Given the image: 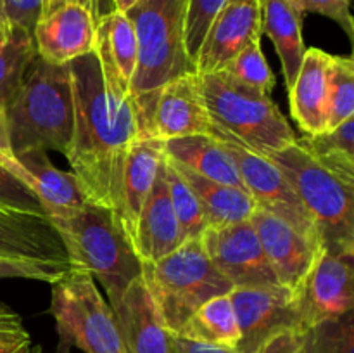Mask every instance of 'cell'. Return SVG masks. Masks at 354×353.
I'll return each mask as SVG.
<instances>
[{"label":"cell","instance_id":"34","mask_svg":"<svg viewBox=\"0 0 354 353\" xmlns=\"http://www.w3.org/2000/svg\"><path fill=\"white\" fill-rule=\"evenodd\" d=\"M75 269L69 262H45L0 256V279H30L52 284Z\"/></svg>","mask_w":354,"mask_h":353},{"label":"cell","instance_id":"7","mask_svg":"<svg viewBox=\"0 0 354 353\" xmlns=\"http://www.w3.org/2000/svg\"><path fill=\"white\" fill-rule=\"evenodd\" d=\"M268 158L311 213L325 251L354 255V183L318 165L296 142Z\"/></svg>","mask_w":354,"mask_h":353},{"label":"cell","instance_id":"24","mask_svg":"<svg viewBox=\"0 0 354 353\" xmlns=\"http://www.w3.org/2000/svg\"><path fill=\"white\" fill-rule=\"evenodd\" d=\"M304 14L296 0H261V33L268 35L275 45L287 90L292 87L306 52Z\"/></svg>","mask_w":354,"mask_h":353},{"label":"cell","instance_id":"21","mask_svg":"<svg viewBox=\"0 0 354 353\" xmlns=\"http://www.w3.org/2000/svg\"><path fill=\"white\" fill-rule=\"evenodd\" d=\"M332 54L318 47L304 52L299 73L289 92L290 114L306 135L327 130L328 99H330Z\"/></svg>","mask_w":354,"mask_h":353},{"label":"cell","instance_id":"13","mask_svg":"<svg viewBox=\"0 0 354 353\" xmlns=\"http://www.w3.org/2000/svg\"><path fill=\"white\" fill-rule=\"evenodd\" d=\"M261 0H227L204 35L194 71H221L242 48L261 40Z\"/></svg>","mask_w":354,"mask_h":353},{"label":"cell","instance_id":"29","mask_svg":"<svg viewBox=\"0 0 354 353\" xmlns=\"http://www.w3.org/2000/svg\"><path fill=\"white\" fill-rule=\"evenodd\" d=\"M37 57L33 35L24 30L12 26L9 37L0 42V127L6 128L7 109L16 99Z\"/></svg>","mask_w":354,"mask_h":353},{"label":"cell","instance_id":"25","mask_svg":"<svg viewBox=\"0 0 354 353\" xmlns=\"http://www.w3.org/2000/svg\"><path fill=\"white\" fill-rule=\"evenodd\" d=\"M162 152L168 159L180 163L197 175L225 185L245 189L234 158L225 149L223 142L214 135L199 134L162 141Z\"/></svg>","mask_w":354,"mask_h":353},{"label":"cell","instance_id":"39","mask_svg":"<svg viewBox=\"0 0 354 353\" xmlns=\"http://www.w3.org/2000/svg\"><path fill=\"white\" fill-rule=\"evenodd\" d=\"M0 170L6 173H9V175L14 176L16 180H19L21 183H24V185H26L28 189L33 192V183H31L30 173L24 170V166L17 161V158L14 156V152L10 151L9 141H7L6 128L3 127H0Z\"/></svg>","mask_w":354,"mask_h":353},{"label":"cell","instance_id":"9","mask_svg":"<svg viewBox=\"0 0 354 353\" xmlns=\"http://www.w3.org/2000/svg\"><path fill=\"white\" fill-rule=\"evenodd\" d=\"M211 135L220 138L225 149L230 152L237 165L242 183L249 196L254 199L256 206L282 218L306 237L322 242L313 217L306 210L289 180L286 179L282 170L272 159L249 151L228 135L214 130L213 127H211Z\"/></svg>","mask_w":354,"mask_h":353},{"label":"cell","instance_id":"45","mask_svg":"<svg viewBox=\"0 0 354 353\" xmlns=\"http://www.w3.org/2000/svg\"><path fill=\"white\" fill-rule=\"evenodd\" d=\"M40 353H44V350H41V352H40Z\"/></svg>","mask_w":354,"mask_h":353},{"label":"cell","instance_id":"5","mask_svg":"<svg viewBox=\"0 0 354 353\" xmlns=\"http://www.w3.org/2000/svg\"><path fill=\"white\" fill-rule=\"evenodd\" d=\"M197 76L214 130L266 158L296 142L297 135L268 93L242 85L225 71Z\"/></svg>","mask_w":354,"mask_h":353},{"label":"cell","instance_id":"18","mask_svg":"<svg viewBox=\"0 0 354 353\" xmlns=\"http://www.w3.org/2000/svg\"><path fill=\"white\" fill-rule=\"evenodd\" d=\"M93 52L107 96L116 100L133 97L131 83L137 71L138 44L133 23L127 12L111 10L97 19Z\"/></svg>","mask_w":354,"mask_h":353},{"label":"cell","instance_id":"38","mask_svg":"<svg viewBox=\"0 0 354 353\" xmlns=\"http://www.w3.org/2000/svg\"><path fill=\"white\" fill-rule=\"evenodd\" d=\"M254 353H310L304 331H283L266 339Z\"/></svg>","mask_w":354,"mask_h":353},{"label":"cell","instance_id":"31","mask_svg":"<svg viewBox=\"0 0 354 353\" xmlns=\"http://www.w3.org/2000/svg\"><path fill=\"white\" fill-rule=\"evenodd\" d=\"M354 116V61L351 55H332L330 99L327 130Z\"/></svg>","mask_w":354,"mask_h":353},{"label":"cell","instance_id":"40","mask_svg":"<svg viewBox=\"0 0 354 353\" xmlns=\"http://www.w3.org/2000/svg\"><path fill=\"white\" fill-rule=\"evenodd\" d=\"M28 338H30V334L24 329L23 318L19 317V314H16L7 305L0 303V345Z\"/></svg>","mask_w":354,"mask_h":353},{"label":"cell","instance_id":"37","mask_svg":"<svg viewBox=\"0 0 354 353\" xmlns=\"http://www.w3.org/2000/svg\"><path fill=\"white\" fill-rule=\"evenodd\" d=\"M10 26L33 35L35 26L47 10L48 0H2Z\"/></svg>","mask_w":354,"mask_h":353},{"label":"cell","instance_id":"6","mask_svg":"<svg viewBox=\"0 0 354 353\" xmlns=\"http://www.w3.org/2000/svg\"><path fill=\"white\" fill-rule=\"evenodd\" d=\"M142 279L171 336L207 300L234 289L213 265L201 239L185 241L158 262L142 263Z\"/></svg>","mask_w":354,"mask_h":353},{"label":"cell","instance_id":"11","mask_svg":"<svg viewBox=\"0 0 354 353\" xmlns=\"http://www.w3.org/2000/svg\"><path fill=\"white\" fill-rule=\"evenodd\" d=\"M230 300L241 331V341L235 346L237 353H254L279 332L306 331L296 294L280 284L234 287Z\"/></svg>","mask_w":354,"mask_h":353},{"label":"cell","instance_id":"36","mask_svg":"<svg viewBox=\"0 0 354 353\" xmlns=\"http://www.w3.org/2000/svg\"><path fill=\"white\" fill-rule=\"evenodd\" d=\"M304 12H317L335 21L349 40H354V19L351 14V0H296Z\"/></svg>","mask_w":354,"mask_h":353},{"label":"cell","instance_id":"44","mask_svg":"<svg viewBox=\"0 0 354 353\" xmlns=\"http://www.w3.org/2000/svg\"><path fill=\"white\" fill-rule=\"evenodd\" d=\"M137 2L138 0H111L113 10H120V12H127V10H130Z\"/></svg>","mask_w":354,"mask_h":353},{"label":"cell","instance_id":"17","mask_svg":"<svg viewBox=\"0 0 354 353\" xmlns=\"http://www.w3.org/2000/svg\"><path fill=\"white\" fill-rule=\"evenodd\" d=\"M211 120L201 92L199 76L190 71L169 80L159 90L147 137L158 141L211 134Z\"/></svg>","mask_w":354,"mask_h":353},{"label":"cell","instance_id":"23","mask_svg":"<svg viewBox=\"0 0 354 353\" xmlns=\"http://www.w3.org/2000/svg\"><path fill=\"white\" fill-rule=\"evenodd\" d=\"M16 158L30 173L35 196L48 218H62L88 204L76 176L52 165L48 152L31 151Z\"/></svg>","mask_w":354,"mask_h":353},{"label":"cell","instance_id":"22","mask_svg":"<svg viewBox=\"0 0 354 353\" xmlns=\"http://www.w3.org/2000/svg\"><path fill=\"white\" fill-rule=\"evenodd\" d=\"M165 152L162 142L154 137H138L128 152L121 182V203L118 218L128 237L133 239L142 206L154 185Z\"/></svg>","mask_w":354,"mask_h":353},{"label":"cell","instance_id":"28","mask_svg":"<svg viewBox=\"0 0 354 353\" xmlns=\"http://www.w3.org/2000/svg\"><path fill=\"white\" fill-rule=\"evenodd\" d=\"M296 144L318 165L354 183V116L332 130L296 138Z\"/></svg>","mask_w":354,"mask_h":353},{"label":"cell","instance_id":"14","mask_svg":"<svg viewBox=\"0 0 354 353\" xmlns=\"http://www.w3.org/2000/svg\"><path fill=\"white\" fill-rule=\"evenodd\" d=\"M353 263L354 255H332L325 249L320 253L296 293L306 329L353 310Z\"/></svg>","mask_w":354,"mask_h":353},{"label":"cell","instance_id":"19","mask_svg":"<svg viewBox=\"0 0 354 353\" xmlns=\"http://www.w3.org/2000/svg\"><path fill=\"white\" fill-rule=\"evenodd\" d=\"M111 308L128 353H173V336L142 275L131 280Z\"/></svg>","mask_w":354,"mask_h":353},{"label":"cell","instance_id":"30","mask_svg":"<svg viewBox=\"0 0 354 353\" xmlns=\"http://www.w3.org/2000/svg\"><path fill=\"white\" fill-rule=\"evenodd\" d=\"M165 161L169 199H171L180 230H182L183 242L190 241V239H201V235L209 228V225H207L199 197L190 189L189 183L182 179V175L169 165L168 159L165 158Z\"/></svg>","mask_w":354,"mask_h":353},{"label":"cell","instance_id":"10","mask_svg":"<svg viewBox=\"0 0 354 353\" xmlns=\"http://www.w3.org/2000/svg\"><path fill=\"white\" fill-rule=\"evenodd\" d=\"M0 256L69 262L57 230L35 196L0 190Z\"/></svg>","mask_w":354,"mask_h":353},{"label":"cell","instance_id":"41","mask_svg":"<svg viewBox=\"0 0 354 353\" xmlns=\"http://www.w3.org/2000/svg\"><path fill=\"white\" fill-rule=\"evenodd\" d=\"M173 353H237L234 348L207 345V343L190 341V339L173 336Z\"/></svg>","mask_w":354,"mask_h":353},{"label":"cell","instance_id":"16","mask_svg":"<svg viewBox=\"0 0 354 353\" xmlns=\"http://www.w3.org/2000/svg\"><path fill=\"white\" fill-rule=\"evenodd\" d=\"M95 17L85 6L66 2L48 10L33 30L38 57L50 64H69L95 51Z\"/></svg>","mask_w":354,"mask_h":353},{"label":"cell","instance_id":"2","mask_svg":"<svg viewBox=\"0 0 354 353\" xmlns=\"http://www.w3.org/2000/svg\"><path fill=\"white\" fill-rule=\"evenodd\" d=\"M75 130L69 64L37 57L6 113V134L14 156L31 151L68 152Z\"/></svg>","mask_w":354,"mask_h":353},{"label":"cell","instance_id":"33","mask_svg":"<svg viewBox=\"0 0 354 353\" xmlns=\"http://www.w3.org/2000/svg\"><path fill=\"white\" fill-rule=\"evenodd\" d=\"M221 71L242 85H248L268 96L275 89V75L270 69L261 51V40L251 42L248 47L242 48Z\"/></svg>","mask_w":354,"mask_h":353},{"label":"cell","instance_id":"3","mask_svg":"<svg viewBox=\"0 0 354 353\" xmlns=\"http://www.w3.org/2000/svg\"><path fill=\"white\" fill-rule=\"evenodd\" d=\"M187 2L189 0H138L127 10L138 44L131 96L137 106L140 137L149 135L161 87L176 76L194 71L185 52Z\"/></svg>","mask_w":354,"mask_h":353},{"label":"cell","instance_id":"42","mask_svg":"<svg viewBox=\"0 0 354 353\" xmlns=\"http://www.w3.org/2000/svg\"><path fill=\"white\" fill-rule=\"evenodd\" d=\"M40 352L41 348L40 346H35L33 343H31V338L0 345V353H40Z\"/></svg>","mask_w":354,"mask_h":353},{"label":"cell","instance_id":"35","mask_svg":"<svg viewBox=\"0 0 354 353\" xmlns=\"http://www.w3.org/2000/svg\"><path fill=\"white\" fill-rule=\"evenodd\" d=\"M227 0H189L185 17V52L194 68V59L199 52L211 21Z\"/></svg>","mask_w":354,"mask_h":353},{"label":"cell","instance_id":"15","mask_svg":"<svg viewBox=\"0 0 354 353\" xmlns=\"http://www.w3.org/2000/svg\"><path fill=\"white\" fill-rule=\"evenodd\" d=\"M277 279L294 294L324 251L322 242L306 237L282 218L256 206L249 217Z\"/></svg>","mask_w":354,"mask_h":353},{"label":"cell","instance_id":"4","mask_svg":"<svg viewBox=\"0 0 354 353\" xmlns=\"http://www.w3.org/2000/svg\"><path fill=\"white\" fill-rule=\"evenodd\" d=\"M50 221L69 262L102 284L109 305L116 303L131 280L142 275L140 258L114 211L88 203Z\"/></svg>","mask_w":354,"mask_h":353},{"label":"cell","instance_id":"43","mask_svg":"<svg viewBox=\"0 0 354 353\" xmlns=\"http://www.w3.org/2000/svg\"><path fill=\"white\" fill-rule=\"evenodd\" d=\"M10 30H12V26H10L9 17H7L6 9H3V3L2 0H0V42L6 40V38L9 37Z\"/></svg>","mask_w":354,"mask_h":353},{"label":"cell","instance_id":"32","mask_svg":"<svg viewBox=\"0 0 354 353\" xmlns=\"http://www.w3.org/2000/svg\"><path fill=\"white\" fill-rule=\"evenodd\" d=\"M304 336L310 353H354L353 310L310 325Z\"/></svg>","mask_w":354,"mask_h":353},{"label":"cell","instance_id":"1","mask_svg":"<svg viewBox=\"0 0 354 353\" xmlns=\"http://www.w3.org/2000/svg\"><path fill=\"white\" fill-rule=\"evenodd\" d=\"M69 73L75 130L66 158L88 203L118 217L124 163L140 137L137 106L133 97L116 100L107 96L95 52L69 62Z\"/></svg>","mask_w":354,"mask_h":353},{"label":"cell","instance_id":"27","mask_svg":"<svg viewBox=\"0 0 354 353\" xmlns=\"http://www.w3.org/2000/svg\"><path fill=\"white\" fill-rule=\"evenodd\" d=\"M176 336L190 339V341L207 343V345L235 350V346L241 341V331H239L230 293L207 300L185 322V325L180 329Z\"/></svg>","mask_w":354,"mask_h":353},{"label":"cell","instance_id":"20","mask_svg":"<svg viewBox=\"0 0 354 353\" xmlns=\"http://www.w3.org/2000/svg\"><path fill=\"white\" fill-rule=\"evenodd\" d=\"M131 244L142 263L158 262L183 244L182 230L169 199L165 159L138 215Z\"/></svg>","mask_w":354,"mask_h":353},{"label":"cell","instance_id":"12","mask_svg":"<svg viewBox=\"0 0 354 353\" xmlns=\"http://www.w3.org/2000/svg\"><path fill=\"white\" fill-rule=\"evenodd\" d=\"M213 265L234 287L279 286L251 220L209 227L201 235ZM282 286V284H280Z\"/></svg>","mask_w":354,"mask_h":353},{"label":"cell","instance_id":"8","mask_svg":"<svg viewBox=\"0 0 354 353\" xmlns=\"http://www.w3.org/2000/svg\"><path fill=\"white\" fill-rule=\"evenodd\" d=\"M50 310L59 343L55 353H128L116 315L88 272L73 269L50 284Z\"/></svg>","mask_w":354,"mask_h":353},{"label":"cell","instance_id":"26","mask_svg":"<svg viewBox=\"0 0 354 353\" xmlns=\"http://www.w3.org/2000/svg\"><path fill=\"white\" fill-rule=\"evenodd\" d=\"M168 163L182 175V179L189 183L190 189L199 197L209 227H223V225L249 220L251 213L254 211L256 203L249 196L248 190L213 182L206 176L197 175L196 172L185 168L173 159H168Z\"/></svg>","mask_w":354,"mask_h":353}]
</instances>
